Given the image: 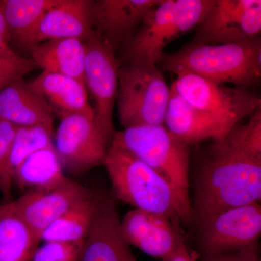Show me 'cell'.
I'll return each mask as SVG.
<instances>
[{"instance_id":"cell-5","label":"cell","mask_w":261,"mask_h":261,"mask_svg":"<svg viewBox=\"0 0 261 261\" xmlns=\"http://www.w3.org/2000/svg\"><path fill=\"white\" fill-rule=\"evenodd\" d=\"M111 143L126 149L159 173L192 207L190 146L173 135L165 125L132 127L116 132Z\"/></svg>"},{"instance_id":"cell-20","label":"cell","mask_w":261,"mask_h":261,"mask_svg":"<svg viewBox=\"0 0 261 261\" xmlns=\"http://www.w3.org/2000/svg\"><path fill=\"white\" fill-rule=\"evenodd\" d=\"M31 54L37 67L43 70L72 77L85 84L86 44L82 41L75 39L47 41L33 47Z\"/></svg>"},{"instance_id":"cell-12","label":"cell","mask_w":261,"mask_h":261,"mask_svg":"<svg viewBox=\"0 0 261 261\" xmlns=\"http://www.w3.org/2000/svg\"><path fill=\"white\" fill-rule=\"evenodd\" d=\"M93 195L94 192L66 178L53 188L27 190L10 204L34 236L40 240L41 235L49 225L73 206Z\"/></svg>"},{"instance_id":"cell-3","label":"cell","mask_w":261,"mask_h":261,"mask_svg":"<svg viewBox=\"0 0 261 261\" xmlns=\"http://www.w3.org/2000/svg\"><path fill=\"white\" fill-rule=\"evenodd\" d=\"M160 63L163 70L176 75L193 73L220 83L247 87L260 80V39L226 44L193 42L172 54H164Z\"/></svg>"},{"instance_id":"cell-21","label":"cell","mask_w":261,"mask_h":261,"mask_svg":"<svg viewBox=\"0 0 261 261\" xmlns=\"http://www.w3.org/2000/svg\"><path fill=\"white\" fill-rule=\"evenodd\" d=\"M39 242L10 202L0 205V261H32Z\"/></svg>"},{"instance_id":"cell-27","label":"cell","mask_w":261,"mask_h":261,"mask_svg":"<svg viewBox=\"0 0 261 261\" xmlns=\"http://www.w3.org/2000/svg\"><path fill=\"white\" fill-rule=\"evenodd\" d=\"M37 68L32 58H24L10 47H0V90L15 81L23 79Z\"/></svg>"},{"instance_id":"cell-17","label":"cell","mask_w":261,"mask_h":261,"mask_svg":"<svg viewBox=\"0 0 261 261\" xmlns=\"http://www.w3.org/2000/svg\"><path fill=\"white\" fill-rule=\"evenodd\" d=\"M90 0H61L42 17L29 41V49L40 43L75 39L84 43L94 34Z\"/></svg>"},{"instance_id":"cell-24","label":"cell","mask_w":261,"mask_h":261,"mask_svg":"<svg viewBox=\"0 0 261 261\" xmlns=\"http://www.w3.org/2000/svg\"><path fill=\"white\" fill-rule=\"evenodd\" d=\"M95 205L94 192L92 198L76 204L49 225L41 235L40 240L44 243L84 241L92 225Z\"/></svg>"},{"instance_id":"cell-14","label":"cell","mask_w":261,"mask_h":261,"mask_svg":"<svg viewBox=\"0 0 261 261\" xmlns=\"http://www.w3.org/2000/svg\"><path fill=\"white\" fill-rule=\"evenodd\" d=\"M180 219L134 209L121 221L123 238L129 245L155 258L167 257L178 246L183 236Z\"/></svg>"},{"instance_id":"cell-22","label":"cell","mask_w":261,"mask_h":261,"mask_svg":"<svg viewBox=\"0 0 261 261\" xmlns=\"http://www.w3.org/2000/svg\"><path fill=\"white\" fill-rule=\"evenodd\" d=\"M65 178L54 143L31 154L13 172V181L21 190L53 188Z\"/></svg>"},{"instance_id":"cell-16","label":"cell","mask_w":261,"mask_h":261,"mask_svg":"<svg viewBox=\"0 0 261 261\" xmlns=\"http://www.w3.org/2000/svg\"><path fill=\"white\" fill-rule=\"evenodd\" d=\"M162 0L92 1L91 19L94 32L115 49L129 37Z\"/></svg>"},{"instance_id":"cell-4","label":"cell","mask_w":261,"mask_h":261,"mask_svg":"<svg viewBox=\"0 0 261 261\" xmlns=\"http://www.w3.org/2000/svg\"><path fill=\"white\" fill-rule=\"evenodd\" d=\"M214 0H162L128 39L127 63L157 65L170 42L197 27Z\"/></svg>"},{"instance_id":"cell-11","label":"cell","mask_w":261,"mask_h":261,"mask_svg":"<svg viewBox=\"0 0 261 261\" xmlns=\"http://www.w3.org/2000/svg\"><path fill=\"white\" fill-rule=\"evenodd\" d=\"M110 141L94 119L73 114L61 118L54 145L63 168L80 174L104 164Z\"/></svg>"},{"instance_id":"cell-15","label":"cell","mask_w":261,"mask_h":261,"mask_svg":"<svg viewBox=\"0 0 261 261\" xmlns=\"http://www.w3.org/2000/svg\"><path fill=\"white\" fill-rule=\"evenodd\" d=\"M164 125L173 135L191 146L219 140L238 124L228 118L205 112L187 103L171 87Z\"/></svg>"},{"instance_id":"cell-29","label":"cell","mask_w":261,"mask_h":261,"mask_svg":"<svg viewBox=\"0 0 261 261\" xmlns=\"http://www.w3.org/2000/svg\"><path fill=\"white\" fill-rule=\"evenodd\" d=\"M258 243L238 250L200 256L201 261H260Z\"/></svg>"},{"instance_id":"cell-23","label":"cell","mask_w":261,"mask_h":261,"mask_svg":"<svg viewBox=\"0 0 261 261\" xmlns=\"http://www.w3.org/2000/svg\"><path fill=\"white\" fill-rule=\"evenodd\" d=\"M60 1L0 0L10 40L29 49V41L42 17Z\"/></svg>"},{"instance_id":"cell-1","label":"cell","mask_w":261,"mask_h":261,"mask_svg":"<svg viewBox=\"0 0 261 261\" xmlns=\"http://www.w3.org/2000/svg\"><path fill=\"white\" fill-rule=\"evenodd\" d=\"M197 163L192 200L197 226L213 215L260 202L261 109L212 140Z\"/></svg>"},{"instance_id":"cell-9","label":"cell","mask_w":261,"mask_h":261,"mask_svg":"<svg viewBox=\"0 0 261 261\" xmlns=\"http://www.w3.org/2000/svg\"><path fill=\"white\" fill-rule=\"evenodd\" d=\"M260 0H214L197 27L194 42L226 44L258 37Z\"/></svg>"},{"instance_id":"cell-2","label":"cell","mask_w":261,"mask_h":261,"mask_svg":"<svg viewBox=\"0 0 261 261\" xmlns=\"http://www.w3.org/2000/svg\"><path fill=\"white\" fill-rule=\"evenodd\" d=\"M113 195L135 209L193 224L192 207L168 181L126 149L111 143L104 164Z\"/></svg>"},{"instance_id":"cell-7","label":"cell","mask_w":261,"mask_h":261,"mask_svg":"<svg viewBox=\"0 0 261 261\" xmlns=\"http://www.w3.org/2000/svg\"><path fill=\"white\" fill-rule=\"evenodd\" d=\"M176 75L171 87L187 103L200 111L240 123L260 108V97L247 87H228L193 73Z\"/></svg>"},{"instance_id":"cell-28","label":"cell","mask_w":261,"mask_h":261,"mask_svg":"<svg viewBox=\"0 0 261 261\" xmlns=\"http://www.w3.org/2000/svg\"><path fill=\"white\" fill-rule=\"evenodd\" d=\"M84 241L47 242L37 247L32 261H80Z\"/></svg>"},{"instance_id":"cell-26","label":"cell","mask_w":261,"mask_h":261,"mask_svg":"<svg viewBox=\"0 0 261 261\" xmlns=\"http://www.w3.org/2000/svg\"><path fill=\"white\" fill-rule=\"evenodd\" d=\"M18 126L0 119V192L4 203L12 202V185L13 178L10 168L12 144Z\"/></svg>"},{"instance_id":"cell-13","label":"cell","mask_w":261,"mask_h":261,"mask_svg":"<svg viewBox=\"0 0 261 261\" xmlns=\"http://www.w3.org/2000/svg\"><path fill=\"white\" fill-rule=\"evenodd\" d=\"M95 194V210L80 261H137L121 233L116 205L107 192Z\"/></svg>"},{"instance_id":"cell-8","label":"cell","mask_w":261,"mask_h":261,"mask_svg":"<svg viewBox=\"0 0 261 261\" xmlns=\"http://www.w3.org/2000/svg\"><path fill=\"white\" fill-rule=\"evenodd\" d=\"M200 256L238 250L258 243L261 233L259 202L213 215L197 225Z\"/></svg>"},{"instance_id":"cell-31","label":"cell","mask_w":261,"mask_h":261,"mask_svg":"<svg viewBox=\"0 0 261 261\" xmlns=\"http://www.w3.org/2000/svg\"><path fill=\"white\" fill-rule=\"evenodd\" d=\"M10 41L9 34L5 23L1 3H0V47H9L8 43Z\"/></svg>"},{"instance_id":"cell-30","label":"cell","mask_w":261,"mask_h":261,"mask_svg":"<svg viewBox=\"0 0 261 261\" xmlns=\"http://www.w3.org/2000/svg\"><path fill=\"white\" fill-rule=\"evenodd\" d=\"M162 261H194L192 254L185 243L184 235L180 238L176 250Z\"/></svg>"},{"instance_id":"cell-18","label":"cell","mask_w":261,"mask_h":261,"mask_svg":"<svg viewBox=\"0 0 261 261\" xmlns=\"http://www.w3.org/2000/svg\"><path fill=\"white\" fill-rule=\"evenodd\" d=\"M29 87L45 98L53 112L61 118L73 114L94 119V110L89 105L85 84L72 77L43 70Z\"/></svg>"},{"instance_id":"cell-19","label":"cell","mask_w":261,"mask_h":261,"mask_svg":"<svg viewBox=\"0 0 261 261\" xmlns=\"http://www.w3.org/2000/svg\"><path fill=\"white\" fill-rule=\"evenodd\" d=\"M0 119L18 127L54 124L49 103L33 91L23 79L0 90Z\"/></svg>"},{"instance_id":"cell-10","label":"cell","mask_w":261,"mask_h":261,"mask_svg":"<svg viewBox=\"0 0 261 261\" xmlns=\"http://www.w3.org/2000/svg\"><path fill=\"white\" fill-rule=\"evenodd\" d=\"M85 84L95 102L94 122L113 140V110L118 87L119 64L111 45L97 34L85 42Z\"/></svg>"},{"instance_id":"cell-6","label":"cell","mask_w":261,"mask_h":261,"mask_svg":"<svg viewBox=\"0 0 261 261\" xmlns=\"http://www.w3.org/2000/svg\"><path fill=\"white\" fill-rule=\"evenodd\" d=\"M170 93L156 65L126 63L119 67L116 101L122 126L164 125Z\"/></svg>"},{"instance_id":"cell-25","label":"cell","mask_w":261,"mask_h":261,"mask_svg":"<svg viewBox=\"0 0 261 261\" xmlns=\"http://www.w3.org/2000/svg\"><path fill=\"white\" fill-rule=\"evenodd\" d=\"M53 126L34 125L18 127L12 144L10 168L12 175L15 170L31 154L54 143Z\"/></svg>"}]
</instances>
